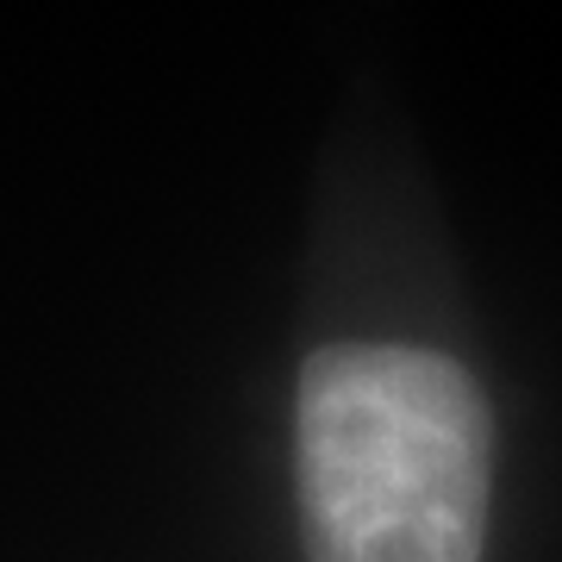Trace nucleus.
<instances>
[{"label":"nucleus","instance_id":"f257e3e1","mask_svg":"<svg viewBox=\"0 0 562 562\" xmlns=\"http://www.w3.org/2000/svg\"><path fill=\"white\" fill-rule=\"evenodd\" d=\"M494 419L469 369L331 344L301 375L306 562H482Z\"/></svg>","mask_w":562,"mask_h":562}]
</instances>
